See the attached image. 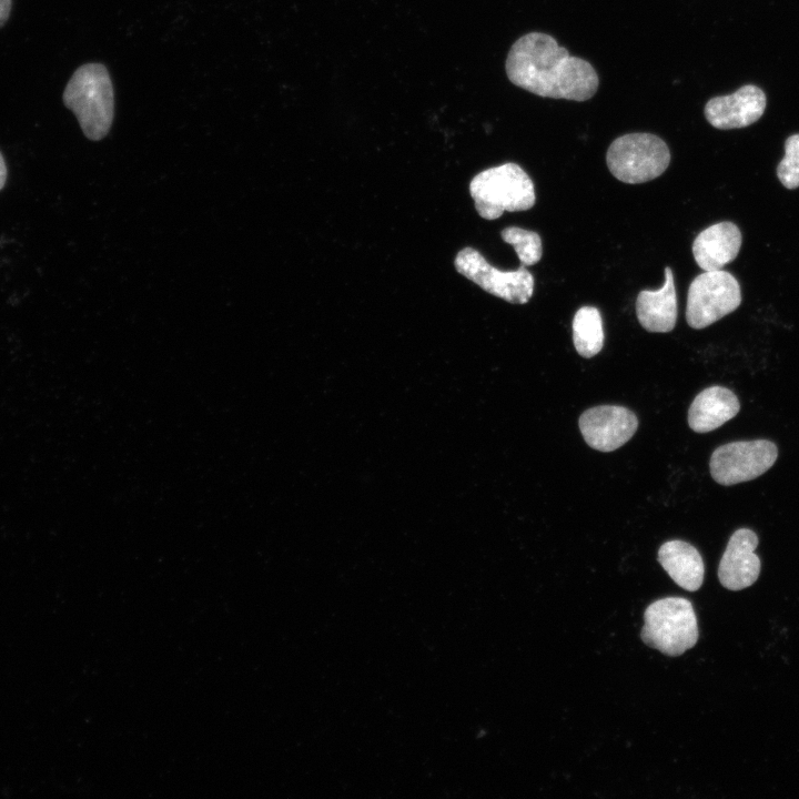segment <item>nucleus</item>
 <instances>
[{
  "mask_svg": "<svg viewBox=\"0 0 799 799\" xmlns=\"http://www.w3.org/2000/svg\"><path fill=\"white\" fill-rule=\"evenodd\" d=\"M505 70L509 81L543 98L586 101L597 91L593 65L560 47L555 38L529 32L514 42Z\"/></svg>",
  "mask_w": 799,
  "mask_h": 799,
  "instance_id": "obj_1",
  "label": "nucleus"
},
{
  "mask_svg": "<svg viewBox=\"0 0 799 799\" xmlns=\"http://www.w3.org/2000/svg\"><path fill=\"white\" fill-rule=\"evenodd\" d=\"M62 99L77 117L88 139L98 141L108 134L114 115V95L109 72L103 64L87 63L78 68Z\"/></svg>",
  "mask_w": 799,
  "mask_h": 799,
  "instance_id": "obj_2",
  "label": "nucleus"
},
{
  "mask_svg": "<svg viewBox=\"0 0 799 799\" xmlns=\"http://www.w3.org/2000/svg\"><path fill=\"white\" fill-rule=\"evenodd\" d=\"M479 216L496 220L505 211H526L536 201L534 183L516 163L508 162L476 174L469 183Z\"/></svg>",
  "mask_w": 799,
  "mask_h": 799,
  "instance_id": "obj_3",
  "label": "nucleus"
},
{
  "mask_svg": "<svg viewBox=\"0 0 799 799\" xmlns=\"http://www.w3.org/2000/svg\"><path fill=\"white\" fill-rule=\"evenodd\" d=\"M697 618L691 603L666 597L651 603L644 614L643 641L667 656H679L698 640Z\"/></svg>",
  "mask_w": 799,
  "mask_h": 799,
  "instance_id": "obj_4",
  "label": "nucleus"
},
{
  "mask_svg": "<svg viewBox=\"0 0 799 799\" xmlns=\"http://www.w3.org/2000/svg\"><path fill=\"white\" fill-rule=\"evenodd\" d=\"M670 162L666 142L651 133H628L615 139L606 154L610 173L629 184L644 183L661 175Z\"/></svg>",
  "mask_w": 799,
  "mask_h": 799,
  "instance_id": "obj_5",
  "label": "nucleus"
},
{
  "mask_svg": "<svg viewBox=\"0 0 799 799\" xmlns=\"http://www.w3.org/2000/svg\"><path fill=\"white\" fill-rule=\"evenodd\" d=\"M741 302L738 281L729 272L705 271L689 285L686 320L690 327L700 330L734 312Z\"/></svg>",
  "mask_w": 799,
  "mask_h": 799,
  "instance_id": "obj_6",
  "label": "nucleus"
},
{
  "mask_svg": "<svg viewBox=\"0 0 799 799\" xmlns=\"http://www.w3.org/2000/svg\"><path fill=\"white\" fill-rule=\"evenodd\" d=\"M456 271L487 293L513 304H525L534 292V276L526 267L500 271L473 247L461 250L454 261Z\"/></svg>",
  "mask_w": 799,
  "mask_h": 799,
  "instance_id": "obj_7",
  "label": "nucleus"
},
{
  "mask_svg": "<svg viewBox=\"0 0 799 799\" xmlns=\"http://www.w3.org/2000/svg\"><path fill=\"white\" fill-rule=\"evenodd\" d=\"M777 456V446L767 439L728 443L714 451L710 474L720 485L748 482L766 473Z\"/></svg>",
  "mask_w": 799,
  "mask_h": 799,
  "instance_id": "obj_8",
  "label": "nucleus"
},
{
  "mask_svg": "<svg viewBox=\"0 0 799 799\" xmlns=\"http://www.w3.org/2000/svg\"><path fill=\"white\" fill-rule=\"evenodd\" d=\"M585 442L594 449L611 452L627 443L638 427L636 415L617 405H600L585 411L578 421Z\"/></svg>",
  "mask_w": 799,
  "mask_h": 799,
  "instance_id": "obj_9",
  "label": "nucleus"
},
{
  "mask_svg": "<svg viewBox=\"0 0 799 799\" xmlns=\"http://www.w3.org/2000/svg\"><path fill=\"white\" fill-rule=\"evenodd\" d=\"M766 102V95L760 88L747 84L732 94L710 99L704 113L714 128L739 129L758 121L763 114Z\"/></svg>",
  "mask_w": 799,
  "mask_h": 799,
  "instance_id": "obj_10",
  "label": "nucleus"
},
{
  "mask_svg": "<svg viewBox=\"0 0 799 799\" xmlns=\"http://www.w3.org/2000/svg\"><path fill=\"white\" fill-rule=\"evenodd\" d=\"M757 545V535L748 528L731 535L718 567V578L725 588L741 590L758 579L761 564L755 553Z\"/></svg>",
  "mask_w": 799,
  "mask_h": 799,
  "instance_id": "obj_11",
  "label": "nucleus"
},
{
  "mask_svg": "<svg viewBox=\"0 0 799 799\" xmlns=\"http://www.w3.org/2000/svg\"><path fill=\"white\" fill-rule=\"evenodd\" d=\"M741 233L731 222H719L701 231L692 243L696 263L704 271L721 270L734 261L741 246Z\"/></svg>",
  "mask_w": 799,
  "mask_h": 799,
  "instance_id": "obj_12",
  "label": "nucleus"
},
{
  "mask_svg": "<svg viewBox=\"0 0 799 799\" xmlns=\"http://www.w3.org/2000/svg\"><path fill=\"white\" fill-rule=\"evenodd\" d=\"M636 314L640 325L648 332L667 333L675 327L677 296L670 267H665V283L661 289L638 293Z\"/></svg>",
  "mask_w": 799,
  "mask_h": 799,
  "instance_id": "obj_13",
  "label": "nucleus"
},
{
  "mask_svg": "<svg viewBox=\"0 0 799 799\" xmlns=\"http://www.w3.org/2000/svg\"><path fill=\"white\" fill-rule=\"evenodd\" d=\"M737 396L722 386H710L701 391L688 411L689 427L696 433H708L731 419L739 412Z\"/></svg>",
  "mask_w": 799,
  "mask_h": 799,
  "instance_id": "obj_14",
  "label": "nucleus"
},
{
  "mask_svg": "<svg viewBox=\"0 0 799 799\" xmlns=\"http://www.w3.org/2000/svg\"><path fill=\"white\" fill-rule=\"evenodd\" d=\"M658 562L671 579L688 591H696L704 581V562L699 552L684 540H668L658 550Z\"/></svg>",
  "mask_w": 799,
  "mask_h": 799,
  "instance_id": "obj_15",
  "label": "nucleus"
},
{
  "mask_svg": "<svg viewBox=\"0 0 799 799\" xmlns=\"http://www.w3.org/2000/svg\"><path fill=\"white\" fill-rule=\"evenodd\" d=\"M573 341L577 353L586 358L598 354L604 345V327L599 311L583 306L573 318Z\"/></svg>",
  "mask_w": 799,
  "mask_h": 799,
  "instance_id": "obj_16",
  "label": "nucleus"
},
{
  "mask_svg": "<svg viewBox=\"0 0 799 799\" xmlns=\"http://www.w3.org/2000/svg\"><path fill=\"white\" fill-rule=\"evenodd\" d=\"M504 242L514 246V250L524 266L536 264L543 255L540 236L534 232L517 226H508L500 233Z\"/></svg>",
  "mask_w": 799,
  "mask_h": 799,
  "instance_id": "obj_17",
  "label": "nucleus"
},
{
  "mask_svg": "<svg viewBox=\"0 0 799 799\" xmlns=\"http://www.w3.org/2000/svg\"><path fill=\"white\" fill-rule=\"evenodd\" d=\"M777 176L787 189L799 186V133L786 140L785 156L777 166Z\"/></svg>",
  "mask_w": 799,
  "mask_h": 799,
  "instance_id": "obj_18",
  "label": "nucleus"
},
{
  "mask_svg": "<svg viewBox=\"0 0 799 799\" xmlns=\"http://www.w3.org/2000/svg\"><path fill=\"white\" fill-rule=\"evenodd\" d=\"M11 11V0H0V28L8 21Z\"/></svg>",
  "mask_w": 799,
  "mask_h": 799,
  "instance_id": "obj_19",
  "label": "nucleus"
},
{
  "mask_svg": "<svg viewBox=\"0 0 799 799\" xmlns=\"http://www.w3.org/2000/svg\"><path fill=\"white\" fill-rule=\"evenodd\" d=\"M7 165L4 159L0 152V190L4 186L7 181Z\"/></svg>",
  "mask_w": 799,
  "mask_h": 799,
  "instance_id": "obj_20",
  "label": "nucleus"
}]
</instances>
